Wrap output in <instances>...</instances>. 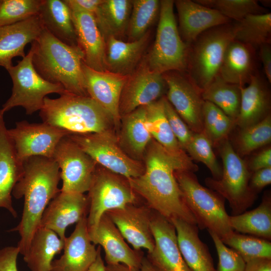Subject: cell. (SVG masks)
I'll use <instances>...</instances> for the list:
<instances>
[{
	"instance_id": "obj_1",
	"label": "cell",
	"mask_w": 271,
	"mask_h": 271,
	"mask_svg": "<svg viewBox=\"0 0 271 271\" xmlns=\"http://www.w3.org/2000/svg\"><path fill=\"white\" fill-rule=\"evenodd\" d=\"M146 151L144 173L127 180L132 189L146 200L150 209L169 220L177 217L197 225L185 204L175 172H194L198 170L197 165L188 155L172 153L155 141H151Z\"/></svg>"
},
{
	"instance_id": "obj_2",
	"label": "cell",
	"mask_w": 271,
	"mask_h": 271,
	"mask_svg": "<svg viewBox=\"0 0 271 271\" xmlns=\"http://www.w3.org/2000/svg\"><path fill=\"white\" fill-rule=\"evenodd\" d=\"M23 173L16 184L12 195L16 199L24 198L21 220L10 231H17L21 238L17 247L23 255L27 252L32 238L40 225L42 214L50 201L61 190L58 164L53 158L30 157L23 162Z\"/></svg>"
},
{
	"instance_id": "obj_3",
	"label": "cell",
	"mask_w": 271,
	"mask_h": 271,
	"mask_svg": "<svg viewBox=\"0 0 271 271\" xmlns=\"http://www.w3.org/2000/svg\"><path fill=\"white\" fill-rule=\"evenodd\" d=\"M31 47L33 64L41 77L61 85L67 92L88 96L82 69L84 54L78 46L62 42L43 28Z\"/></svg>"
},
{
	"instance_id": "obj_4",
	"label": "cell",
	"mask_w": 271,
	"mask_h": 271,
	"mask_svg": "<svg viewBox=\"0 0 271 271\" xmlns=\"http://www.w3.org/2000/svg\"><path fill=\"white\" fill-rule=\"evenodd\" d=\"M43 122L71 134H88L109 130L110 115L89 96L68 92L57 98L46 97L40 110Z\"/></svg>"
},
{
	"instance_id": "obj_5",
	"label": "cell",
	"mask_w": 271,
	"mask_h": 271,
	"mask_svg": "<svg viewBox=\"0 0 271 271\" xmlns=\"http://www.w3.org/2000/svg\"><path fill=\"white\" fill-rule=\"evenodd\" d=\"M185 204L194 217L197 226L215 233L221 239L233 231L230 227L224 198L201 184L194 174L187 170L175 172Z\"/></svg>"
},
{
	"instance_id": "obj_6",
	"label": "cell",
	"mask_w": 271,
	"mask_h": 271,
	"mask_svg": "<svg viewBox=\"0 0 271 271\" xmlns=\"http://www.w3.org/2000/svg\"><path fill=\"white\" fill-rule=\"evenodd\" d=\"M234 39V24L214 27L198 36L188 46L187 72L201 90L219 74L223 56Z\"/></svg>"
},
{
	"instance_id": "obj_7",
	"label": "cell",
	"mask_w": 271,
	"mask_h": 271,
	"mask_svg": "<svg viewBox=\"0 0 271 271\" xmlns=\"http://www.w3.org/2000/svg\"><path fill=\"white\" fill-rule=\"evenodd\" d=\"M222 160V175L207 178L206 185L229 202L233 215L241 214L253 204L256 195L249 187L251 174L247 164L225 139L218 145Z\"/></svg>"
},
{
	"instance_id": "obj_8",
	"label": "cell",
	"mask_w": 271,
	"mask_h": 271,
	"mask_svg": "<svg viewBox=\"0 0 271 271\" xmlns=\"http://www.w3.org/2000/svg\"><path fill=\"white\" fill-rule=\"evenodd\" d=\"M174 6V1H160L155 41L147 58L149 68L161 74L187 71L188 46L179 33Z\"/></svg>"
},
{
	"instance_id": "obj_9",
	"label": "cell",
	"mask_w": 271,
	"mask_h": 271,
	"mask_svg": "<svg viewBox=\"0 0 271 271\" xmlns=\"http://www.w3.org/2000/svg\"><path fill=\"white\" fill-rule=\"evenodd\" d=\"M33 49L17 65L7 69L13 82L11 96L3 105L6 112L13 107H23L28 115L42 108L46 95L52 93L60 95L66 92L60 84L52 83L41 77L35 70L32 62Z\"/></svg>"
},
{
	"instance_id": "obj_10",
	"label": "cell",
	"mask_w": 271,
	"mask_h": 271,
	"mask_svg": "<svg viewBox=\"0 0 271 271\" xmlns=\"http://www.w3.org/2000/svg\"><path fill=\"white\" fill-rule=\"evenodd\" d=\"M88 192V229L95 226L107 211L122 208L136 201L127 179L105 169L96 168Z\"/></svg>"
},
{
	"instance_id": "obj_11",
	"label": "cell",
	"mask_w": 271,
	"mask_h": 271,
	"mask_svg": "<svg viewBox=\"0 0 271 271\" xmlns=\"http://www.w3.org/2000/svg\"><path fill=\"white\" fill-rule=\"evenodd\" d=\"M69 138L106 170L126 179L139 177L144 172L142 166L126 155L109 131L88 134H71Z\"/></svg>"
},
{
	"instance_id": "obj_12",
	"label": "cell",
	"mask_w": 271,
	"mask_h": 271,
	"mask_svg": "<svg viewBox=\"0 0 271 271\" xmlns=\"http://www.w3.org/2000/svg\"><path fill=\"white\" fill-rule=\"evenodd\" d=\"M52 158L60 168L61 192L83 194L88 191L97 164L68 136L59 142Z\"/></svg>"
},
{
	"instance_id": "obj_13",
	"label": "cell",
	"mask_w": 271,
	"mask_h": 271,
	"mask_svg": "<svg viewBox=\"0 0 271 271\" xmlns=\"http://www.w3.org/2000/svg\"><path fill=\"white\" fill-rule=\"evenodd\" d=\"M163 75L168 101L193 132H203L202 90L186 71H171Z\"/></svg>"
},
{
	"instance_id": "obj_14",
	"label": "cell",
	"mask_w": 271,
	"mask_h": 271,
	"mask_svg": "<svg viewBox=\"0 0 271 271\" xmlns=\"http://www.w3.org/2000/svg\"><path fill=\"white\" fill-rule=\"evenodd\" d=\"M18 159L23 162L35 156L52 158L59 142L70 133L44 122H17L8 129Z\"/></svg>"
},
{
	"instance_id": "obj_15",
	"label": "cell",
	"mask_w": 271,
	"mask_h": 271,
	"mask_svg": "<svg viewBox=\"0 0 271 271\" xmlns=\"http://www.w3.org/2000/svg\"><path fill=\"white\" fill-rule=\"evenodd\" d=\"M167 87L163 74L151 70L147 63L130 74L123 86L119 101L121 116L162 98Z\"/></svg>"
},
{
	"instance_id": "obj_16",
	"label": "cell",
	"mask_w": 271,
	"mask_h": 271,
	"mask_svg": "<svg viewBox=\"0 0 271 271\" xmlns=\"http://www.w3.org/2000/svg\"><path fill=\"white\" fill-rule=\"evenodd\" d=\"M151 228L155 246L147 258L155 269L157 271H191L180 250L174 225L154 211Z\"/></svg>"
},
{
	"instance_id": "obj_17",
	"label": "cell",
	"mask_w": 271,
	"mask_h": 271,
	"mask_svg": "<svg viewBox=\"0 0 271 271\" xmlns=\"http://www.w3.org/2000/svg\"><path fill=\"white\" fill-rule=\"evenodd\" d=\"M91 241L103 249L106 264H123L141 268L143 255L131 248L106 213L97 224L88 229Z\"/></svg>"
},
{
	"instance_id": "obj_18",
	"label": "cell",
	"mask_w": 271,
	"mask_h": 271,
	"mask_svg": "<svg viewBox=\"0 0 271 271\" xmlns=\"http://www.w3.org/2000/svg\"><path fill=\"white\" fill-rule=\"evenodd\" d=\"M82 69L88 95L110 115L115 126H118L121 119L120 96L129 75L108 70L96 71L84 63Z\"/></svg>"
},
{
	"instance_id": "obj_19",
	"label": "cell",
	"mask_w": 271,
	"mask_h": 271,
	"mask_svg": "<svg viewBox=\"0 0 271 271\" xmlns=\"http://www.w3.org/2000/svg\"><path fill=\"white\" fill-rule=\"evenodd\" d=\"M106 213L133 249L152 251L155 242L151 228V209L132 204Z\"/></svg>"
},
{
	"instance_id": "obj_20",
	"label": "cell",
	"mask_w": 271,
	"mask_h": 271,
	"mask_svg": "<svg viewBox=\"0 0 271 271\" xmlns=\"http://www.w3.org/2000/svg\"><path fill=\"white\" fill-rule=\"evenodd\" d=\"M89 207L84 194L60 191L44 211L40 227L53 231L64 241L67 227L87 217Z\"/></svg>"
},
{
	"instance_id": "obj_21",
	"label": "cell",
	"mask_w": 271,
	"mask_h": 271,
	"mask_svg": "<svg viewBox=\"0 0 271 271\" xmlns=\"http://www.w3.org/2000/svg\"><path fill=\"white\" fill-rule=\"evenodd\" d=\"M91 241L87 217L79 220L64 240L63 254L52 263L51 271H87L95 261L98 253Z\"/></svg>"
},
{
	"instance_id": "obj_22",
	"label": "cell",
	"mask_w": 271,
	"mask_h": 271,
	"mask_svg": "<svg viewBox=\"0 0 271 271\" xmlns=\"http://www.w3.org/2000/svg\"><path fill=\"white\" fill-rule=\"evenodd\" d=\"M71 12L77 46L84 54L83 63L96 71L107 70L106 42L93 14L78 10Z\"/></svg>"
},
{
	"instance_id": "obj_23",
	"label": "cell",
	"mask_w": 271,
	"mask_h": 271,
	"mask_svg": "<svg viewBox=\"0 0 271 271\" xmlns=\"http://www.w3.org/2000/svg\"><path fill=\"white\" fill-rule=\"evenodd\" d=\"M178 15V30L181 38L188 46L201 33L232 21L216 10L190 0L174 1Z\"/></svg>"
},
{
	"instance_id": "obj_24",
	"label": "cell",
	"mask_w": 271,
	"mask_h": 271,
	"mask_svg": "<svg viewBox=\"0 0 271 271\" xmlns=\"http://www.w3.org/2000/svg\"><path fill=\"white\" fill-rule=\"evenodd\" d=\"M38 15L16 24L0 27V66L6 70L12 59L26 56V45L35 41L43 29Z\"/></svg>"
},
{
	"instance_id": "obj_25",
	"label": "cell",
	"mask_w": 271,
	"mask_h": 271,
	"mask_svg": "<svg viewBox=\"0 0 271 271\" xmlns=\"http://www.w3.org/2000/svg\"><path fill=\"white\" fill-rule=\"evenodd\" d=\"M5 113L0 109V208L7 209L16 217L17 213L12 205V194L23 173L24 167L9 136L4 119Z\"/></svg>"
},
{
	"instance_id": "obj_26",
	"label": "cell",
	"mask_w": 271,
	"mask_h": 271,
	"mask_svg": "<svg viewBox=\"0 0 271 271\" xmlns=\"http://www.w3.org/2000/svg\"><path fill=\"white\" fill-rule=\"evenodd\" d=\"M241 102L235 124L243 128L255 124L270 114V93L265 80L257 72L247 86H240Z\"/></svg>"
},
{
	"instance_id": "obj_27",
	"label": "cell",
	"mask_w": 271,
	"mask_h": 271,
	"mask_svg": "<svg viewBox=\"0 0 271 271\" xmlns=\"http://www.w3.org/2000/svg\"><path fill=\"white\" fill-rule=\"evenodd\" d=\"M174 226L179 247L191 271H216L207 246L200 239L198 226L177 217L169 220Z\"/></svg>"
},
{
	"instance_id": "obj_28",
	"label": "cell",
	"mask_w": 271,
	"mask_h": 271,
	"mask_svg": "<svg viewBox=\"0 0 271 271\" xmlns=\"http://www.w3.org/2000/svg\"><path fill=\"white\" fill-rule=\"evenodd\" d=\"M254 50L240 42L232 40L225 50L218 74L227 82L244 86L256 72Z\"/></svg>"
},
{
	"instance_id": "obj_29",
	"label": "cell",
	"mask_w": 271,
	"mask_h": 271,
	"mask_svg": "<svg viewBox=\"0 0 271 271\" xmlns=\"http://www.w3.org/2000/svg\"><path fill=\"white\" fill-rule=\"evenodd\" d=\"M38 16L43 28L62 42L77 46L71 10L64 0H43Z\"/></svg>"
},
{
	"instance_id": "obj_30",
	"label": "cell",
	"mask_w": 271,
	"mask_h": 271,
	"mask_svg": "<svg viewBox=\"0 0 271 271\" xmlns=\"http://www.w3.org/2000/svg\"><path fill=\"white\" fill-rule=\"evenodd\" d=\"M149 36L147 32L140 39L128 42L109 38L105 42L107 70L124 75L131 74L141 58Z\"/></svg>"
},
{
	"instance_id": "obj_31",
	"label": "cell",
	"mask_w": 271,
	"mask_h": 271,
	"mask_svg": "<svg viewBox=\"0 0 271 271\" xmlns=\"http://www.w3.org/2000/svg\"><path fill=\"white\" fill-rule=\"evenodd\" d=\"M64 241L53 231L40 227L32 238L24 260L31 271H51L55 255L63 249Z\"/></svg>"
},
{
	"instance_id": "obj_32",
	"label": "cell",
	"mask_w": 271,
	"mask_h": 271,
	"mask_svg": "<svg viewBox=\"0 0 271 271\" xmlns=\"http://www.w3.org/2000/svg\"><path fill=\"white\" fill-rule=\"evenodd\" d=\"M132 1L103 0L94 14L97 27L105 41L117 38L127 30Z\"/></svg>"
},
{
	"instance_id": "obj_33",
	"label": "cell",
	"mask_w": 271,
	"mask_h": 271,
	"mask_svg": "<svg viewBox=\"0 0 271 271\" xmlns=\"http://www.w3.org/2000/svg\"><path fill=\"white\" fill-rule=\"evenodd\" d=\"M229 221L233 231L271 239V197L264 195L260 205L253 210L229 216Z\"/></svg>"
},
{
	"instance_id": "obj_34",
	"label": "cell",
	"mask_w": 271,
	"mask_h": 271,
	"mask_svg": "<svg viewBox=\"0 0 271 271\" xmlns=\"http://www.w3.org/2000/svg\"><path fill=\"white\" fill-rule=\"evenodd\" d=\"M145 107L146 124L152 138L172 153L181 156L187 155L175 137L167 119L164 110L163 96Z\"/></svg>"
},
{
	"instance_id": "obj_35",
	"label": "cell",
	"mask_w": 271,
	"mask_h": 271,
	"mask_svg": "<svg viewBox=\"0 0 271 271\" xmlns=\"http://www.w3.org/2000/svg\"><path fill=\"white\" fill-rule=\"evenodd\" d=\"M234 24L233 40L253 49L264 44H270L271 14H251Z\"/></svg>"
},
{
	"instance_id": "obj_36",
	"label": "cell",
	"mask_w": 271,
	"mask_h": 271,
	"mask_svg": "<svg viewBox=\"0 0 271 271\" xmlns=\"http://www.w3.org/2000/svg\"><path fill=\"white\" fill-rule=\"evenodd\" d=\"M204 101L212 103L235 120L240 110V86L224 81L218 74L202 90Z\"/></svg>"
},
{
	"instance_id": "obj_37",
	"label": "cell",
	"mask_w": 271,
	"mask_h": 271,
	"mask_svg": "<svg viewBox=\"0 0 271 271\" xmlns=\"http://www.w3.org/2000/svg\"><path fill=\"white\" fill-rule=\"evenodd\" d=\"M121 135L123 142L137 156L142 155L151 141L146 124V107H140L122 116Z\"/></svg>"
},
{
	"instance_id": "obj_38",
	"label": "cell",
	"mask_w": 271,
	"mask_h": 271,
	"mask_svg": "<svg viewBox=\"0 0 271 271\" xmlns=\"http://www.w3.org/2000/svg\"><path fill=\"white\" fill-rule=\"evenodd\" d=\"M270 142V113L260 121L250 126L240 128L235 139V148L234 149L240 157H242L268 145Z\"/></svg>"
},
{
	"instance_id": "obj_39",
	"label": "cell",
	"mask_w": 271,
	"mask_h": 271,
	"mask_svg": "<svg viewBox=\"0 0 271 271\" xmlns=\"http://www.w3.org/2000/svg\"><path fill=\"white\" fill-rule=\"evenodd\" d=\"M160 1H132V8L127 28L129 41L140 39L159 14Z\"/></svg>"
},
{
	"instance_id": "obj_40",
	"label": "cell",
	"mask_w": 271,
	"mask_h": 271,
	"mask_svg": "<svg viewBox=\"0 0 271 271\" xmlns=\"http://www.w3.org/2000/svg\"><path fill=\"white\" fill-rule=\"evenodd\" d=\"M204 132L212 146H218L227 138L235 120L211 102L205 101L203 108Z\"/></svg>"
},
{
	"instance_id": "obj_41",
	"label": "cell",
	"mask_w": 271,
	"mask_h": 271,
	"mask_svg": "<svg viewBox=\"0 0 271 271\" xmlns=\"http://www.w3.org/2000/svg\"><path fill=\"white\" fill-rule=\"evenodd\" d=\"M221 240L225 244L237 251L245 262L255 258H271V243L269 240L239 234L235 231Z\"/></svg>"
},
{
	"instance_id": "obj_42",
	"label": "cell",
	"mask_w": 271,
	"mask_h": 271,
	"mask_svg": "<svg viewBox=\"0 0 271 271\" xmlns=\"http://www.w3.org/2000/svg\"><path fill=\"white\" fill-rule=\"evenodd\" d=\"M197 3L218 11L230 20L238 22L251 14L268 13L255 0H196Z\"/></svg>"
},
{
	"instance_id": "obj_43",
	"label": "cell",
	"mask_w": 271,
	"mask_h": 271,
	"mask_svg": "<svg viewBox=\"0 0 271 271\" xmlns=\"http://www.w3.org/2000/svg\"><path fill=\"white\" fill-rule=\"evenodd\" d=\"M186 153L192 160L204 164L211 173L213 178L219 179L222 175L220 167L212 149V144L204 132L194 133Z\"/></svg>"
},
{
	"instance_id": "obj_44",
	"label": "cell",
	"mask_w": 271,
	"mask_h": 271,
	"mask_svg": "<svg viewBox=\"0 0 271 271\" xmlns=\"http://www.w3.org/2000/svg\"><path fill=\"white\" fill-rule=\"evenodd\" d=\"M43 0H0V27L17 23L39 13Z\"/></svg>"
},
{
	"instance_id": "obj_45",
	"label": "cell",
	"mask_w": 271,
	"mask_h": 271,
	"mask_svg": "<svg viewBox=\"0 0 271 271\" xmlns=\"http://www.w3.org/2000/svg\"><path fill=\"white\" fill-rule=\"evenodd\" d=\"M218 256L216 271H244L245 261L235 250L229 248L215 233L208 231Z\"/></svg>"
},
{
	"instance_id": "obj_46",
	"label": "cell",
	"mask_w": 271,
	"mask_h": 271,
	"mask_svg": "<svg viewBox=\"0 0 271 271\" xmlns=\"http://www.w3.org/2000/svg\"><path fill=\"white\" fill-rule=\"evenodd\" d=\"M163 103L165 112L173 132L181 147L185 152L191 142L194 132L177 113L165 96H163Z\"/></svg>"
},
{
	"instance_id": "obj_47",
	"label": "cell",
	"mask_w": 271,
	"mask_h": 271,
	"mask_svg": "<svg viewBox=\"0 0 271 271\" xmlns=\"http://www.w3.org/2000/svg\"><path fill=\"white\" fill-rule=\"evenodd\" d=\"M20 253L17 246H7L0 249V271H19L17 258Z\"/></svg>"
},
{
	"instance_id": "obj_48",
	"label": "cell",
	"mask_w": 271,
	"mask_h": 271,
	"mask_svg": "<svg viewBox=\"0 0 271 271\" xmlns=\"http://www.w3.org/2000/svg\"><path fill=\"white\" fill-rule=\"evenodd\" d=\"M270 183L271 167H269L253 172L251 175L249 185L252 191L256 194Z\"/></svg>"
},
{
	"instance_id": "obj_49",
	"label": "cell",
	"mask_w": 271,
	"mask_h": 271,
	"mask_svg": "<svg viewBox=\"0 0 271 271\" xmlns=\"http://www.w3.org/2000/svg\"><path fill=\"white\" fill-rule=\"evenodd\" d=\"M248 168L251 171L271 167V148L268 147L255 155L250 161Z\"/></svg>"
},
{
	"instance_id": "obj_50",
	"label": "cell",
	"mask_w": 271,
	"mask_h": 271,
	"mask_svg": "<svg viewBox=\"0 0 271 271\" xmlns=\"http://www.w3.org/2000/svg\"><path fill=\"white\" fill-rule=\"evenodd\" d=\"M70 10H78L94 15L103 0H64Z\"/></svg>"
},
{
	"instance_id": "obj_51",
	"label": "cell",
	"mask_w": 271,
	"mask_h": 271,
	"mask_svg": "<svg viewBox=\"0 0 271 271\" xmlns=\"http://www.w3.org/2000/svg\"><path fill=\"white\" fill-rule=\"evenodd\" d=\"M263 71L268 83H271V47L270 44H264L258 48Z\"/></svg>"
},
{
	"instance_id": "obj_52",
	"label": "cell",
	"mask_w": 271,
	"mask_h": 271,
	"mask_svg": "<svg viewBox=\"0 0 271 271\" xmlns=\"http://www.w3.org/2000/svg\"><path fill=\"white\" fill-rule=\"evenodd\" d=\"M87 271H106L105 265L101 255V248L99 249L97 258L94 263Z\"/></svg>"
},
{
	"instance_id": "obj_53",
	"label": "cell",
	"mask_w": 271,
	"mask_h": 271,
	"mask_svg": "<svg viewBox=\"0 0 271 271\" xmlns=\"http://www.w3.org/2000/svg\"><path fill=\"white\" fill-rule=\"evenodd\" d=\"M105 268L106 271H142L141 268L130 267L121 263L106 264Z\"/></svg>"
},
{
	"instance_id": "obj_54",
	"label": "cell",
	"mask_w": 271,
	"mask_h": 271,
	"mask_svg": "<svg viewBox=\"0 0 271 271\" xmlns=\"http://www.w3.org/2000/svg\"><path fill=\"white\" fill-rule=\"evenodd\" d=\"M141 269L142 271H157L145 257L142 260Z\"/></svg>"
}]
</instances>
